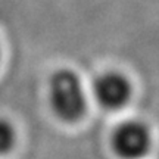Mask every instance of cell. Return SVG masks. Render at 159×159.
I'll return each mask as SVG.
<instances>
[{
  "label": "cell",
  "instance_id": "4",
  "mask_svg": "<svg viewBox=\"0 0 159 159\" xmlns=\"http://www.w3.org/2000/svg\"><path fill=\"white\" fill-rule=\"evenodd\" d=\"M16 142V133L13 125L6 121L0 119V156H5L11 152Z\"/></svg>",
  "mask_w": 159,
  "mask_h": 159
},
{
  "label": "cell",
  "instance_id": "3",
  "mask_svg": "<svg viewBox=\"0 0 159 159\" xmlns=\"http://www.w3.org/2000/svg\"><path fill=\"white\" fill-rule=\"evenodd\" d=\"M93 93L100 106L106 109L122 108L130 100L131 84L122 74L106 72L93 83Z\"/></svg>",
  "mask_w": 159,
  "mask_h": 159
},
{
  "label": "cell",
  "instance_id": "2",
  "mask_svg": "<svg viewBox=\"0 0 159 159\" xmlns=\"http://www.w3.org/2000/svg\"><path fill=\"white\" fill-rule=\"evenodd\" d=\"M111 144L121 159H140L150 148V133L139 121H125L114 130Z\"/></svg>",
  "mask_w": 159,
  "mask_h": 159
},
{
  "label": "cell",
  "instance_id": "1",
  "mask_svg": "<svg viewBox=\"0 0 159 159\" xmlns=\"http://www.w3.org/2000/svg\"><path fill=\"white\" fill-rule=\"evenodd\" d=\"M49 99L53 112L65 122L78 121L87 108L81 81L71 69H59L52 75L49 83Z\"/></svg>",
  "mask_w": 159,
  "mask_h": 159
}]
</instances>
